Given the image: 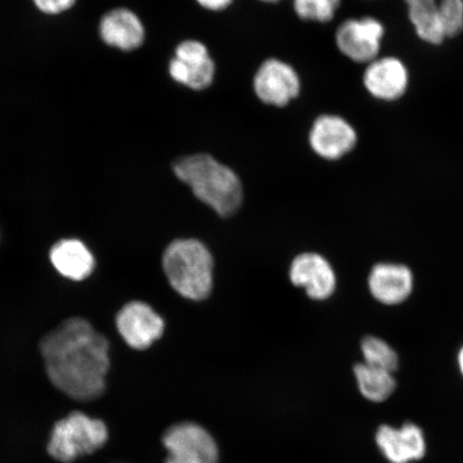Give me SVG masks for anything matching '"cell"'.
<instances>
[{
	"instance_id": "obj_1",
	"label": "cell",
	"mask_w": 463,
	"mask_h": 463,
	"mask_svg": "<svg viewBox=\"0 0 463 463\" xmlns=\"http://www.w3.org/2000/svg\"><path fill=\"white\" fill-rule=\"evenodd\" d=\"M40 351L52 384L74 401H95L106 390L109 341L84 318L61 324L45 335Z\"/></svg>"
},
{
	"instance_id": "obj_2",
	"label": "cell",
	"mask_w": 463,
	"mask_h": 463,
	"mask_svg": "<svg viewBox=\"0 0 463 463\" xmlns=\"http://www.w3.org/2000/svg\"><path fill=\"white\" fill-rule=\"evenodd\" d=\"M175 176L193 191L195 198L222 217L240 210L244 198L241 178L230 166L212 155L186 156L173 165Z\"/></svg>"
},
{
	"instance_id": "obj_3",
	"label": "cell",
	"mask_w": 463,
	"mask_h": 463,
	"mask_svg": "<svg viewBox=\"0 0 463 463\" xmlns=\"http://www.w3.org/2000/svg\"><path fill=\"white\" fill-rule=\"evenodd\" d=\"M213 265L210 249L194 239L172 241L162 257V268L174 291L194 302L210 297Z\"/></svg>"
},
{
	"instance_id": "obj_4",
	"label": "cell",
	"mask_w": 463,
	"mask_h": 463,
	"mask_svg": "<svg viewBox=\"0 0 463 463\" xmlns=\"http://www.w3.org/2000/svg\"><path fill=\"white\" fill-rule=\"evenodd\" d=\"M108 439L106 422L82 412H73L54 425L48 451L57 461L72 463L80 457L94 454L106 445Z\"/></svg>"
},
{
	"instance_id": "obj_5",
	"label": "cell",
	"mask_w": 463,
	"mask_h": 463,
	"mask_svg": "<svg viewBox=\"0 0 463 463\" xmlns=\"http://www.w3.org/2000/svg\"><path fill=\"white\" fill-rule=\"evenodd\" d=\"M167 450L165 463H217L219 449L204 427L184 421L173 425L162 438Z\"/></svg>"
},
{
	"instance_id": "obj_6",
	"label": "cell",
	"mask_w": 463,
	"mask_h": 463,
	"mask_svg": "<svg viewBox=\"0 0 463 463\" xmlns=\"http://www.w3.org/2000/svg\"><path fill=\"white\" fill-rule=\"evenodd\" d=\"M385 33L383 23L376 17H353L341 23L335 43L340 53L350 61L368 65L379 57Z\"/></svg>"
},
{
	"instance_id": "obj_7",
	"label": "cell",
	"mask_w": 463,
	"mask_h": 463,
	"mask_svg": "<svg viewBox=\"0 0 463 463\" xmlns=\"http://www.w3.org/2000/svg\"><path fill=\"white\" fill-rule=\"evenodd\" d=\"M167 72L174 82L201 91L208 89L215 80L216 63L204 43L188 39L176 46Z\"/></svg>"
},
{
	"instance_id": "obj_8",
	"label": "cell",
	"mask_w": 463,
	"mask_h": 463,
	"mask_svg": "<svg viewBox=\"0 0 463 463\" xmlns=\"http://www.w3.org/2000/svg\"><path fill=\"white\" fill-rule=\"evenodd\" d=\"M253 91L268 106L285 108L300 94L302 82L289 63L269 58L260 63L253 77Z\"/></svg>"
},
{
	"instance_id": "obj_9",
	"label": "cell",
	"mask_w": 463,
	"mask_h": 463,
	"mask_svg": "<svg viewBox=\"0 0 463 463\" xmlns=\"http://www.w3.org/2000/svg\"><path fill=\"white\" fill-rule=\"evenodd\" d=\"M309 146L318 157L337 161L355 149L357 131L349 120L337 114H322L312 123Z\"/></svg>"
},
{
	"instance_id": "obj_10",
	"label": "cell",
	"mask_w": 463,
	"mask_h": 463,
	"mask_svg": "<svg viewBox=\"0 0 463 463\" xmlns=\"http://www.w3.org/2000/svg\"><path fill=\"white\" fill-rule=\"evenodd\" d=\"M116 327L125 343L135 350H146L164 335V318L152 306L135 300L116 317Z\"/></svg>"
},
{
	"instance_id": "obj_11",
	"label": "cell",
	"mask_w": 463,
	"mask_h": 463,
	"mask_svg": "<svg viewBox=\"0 0 463 463\" xmlns=\"http://www.w3.org/2000/svg\"><path fill=\"white\" fill-rule=\"evenodd\" d=\"M363 84L375 100L395 102L407 94L410 71L401 58L378 57L364 69Z\"/></svg>"
},
{
	"instance_id": "obj_12",
	"label": "cell",
	"mask_w": 463,
	"mask_h": 463,
	"mask_svg": "<svg viewBox=\"0 0 463 463\" xmlns=\"http://www.w3.org/2000/svg\"><path fill=\"white\" fill-rule=\"evenodd\" d=\"M374 439L380 453L390 463H412L421 460L427 454L425 432L412 421L404 422L401 427L381 425Z\"/></svg>"
},
{
	"instance_id": "obj_13",
	"label": "cell",
	"mask_w": 463,
	"mask_h": 463,
	"mask_svg": "<svg viewBox=\"0 0 463 463\" xmlns=\"http://www.w3.org/2000/svg\"><path fill=\"white\" fill-rule=\"evenodd\" d=\"M289 279L295 287L303 288L315 300H326L335 292L337 279L328 260L315 252L299 254L289 268Z\"/></svg>"
},
{
	"instance_id": "obj_14",
	"label": "cell",
	"mask_w": 463,
	"mask_h": 463,
	"mask_svg": "<svg viewBox=\"0 0 463 463\" xmlns=\"http://www.w3.org/2000/svg\"><path fill=\"white\" fill-rule=\"evenodd\" d=\"M99 34L102 42L111 48L132 52L141 48L146 31L140 17L133 11L116 8L102 16Z\"/></svg>"
},
{
	"instance_id": "obj_15",
	"label": "cell",
	"mask_w": 463,
	"mask_h": 463,
	"mask_svg": "<svg viewBox=\"0 0 463 463\" xmlns=\"http://www.w3.org/2000/svg\"><path fill=\"white\" fill-rule=\"evenodd\" d=\"M369 289L378 302L398 305L407 300L413 291V274L402 264L379 263L369 275Z\"/></svg>"
},
{
	"instance_id": "obj_16",
	"label": "cell",
	"mask_w": 463,
	"mask_h": 463,
	"mask_svg": "<svg viewBox=\"0 0 463 463\" xmlns=\"http://www.w3.org/2000/svg\"><path fill=\"white\" fill-rule=\"evenodd\" d=\"M51 262L61 276L80 281L90 276L95 259L90 249L78 240H62L52 248Z\"/></svg>"
},
{
	"instance_id": "obj_17",
	"label": "cell",
	"mask_w": 463,
	"mask_h": 463,
	"mask_svg": "<svg viewBox=\"0 0 463 463\" xmlns=\"http://www.w3.org/2000/svg\"><path fill=\"white\" fill-rule=\"evenodd\" d=\"M408 17L416 36L422 43L439 45L444 43L445 33L439 20L438 0H403Z\"/></svg>"
},
{
	"instance_id": "obj_18",
	"label": "cell",
	"mask_w": 463,
	"mask_h": 463,
	"mask_svg": "<svg viewBox=\"0 0 463 463\" xmlns=\"http://www.w3.org/2000/svg\"><path fill=\"white\" fill-rule=\"evenodd\" d=\"M354 375L358 391L370 402H384L396 391L397 382L393 373L386 370L362 363L354 367Z\"/></svg>"
},
{
	"instance_id": "obj_19",
	"label": "cell",
	"mask_w": 463,
	"mask_h": 463,
	"mask_svg": "<svg viewBox=\"0 0 463 463\" xmlns=\"http://www.w3.org/2000/svg\"><path fill=\"white\" fill-rule=\"evenodd\" d=\"M364 364L374 368L383 369L392 373L399 367V358L395 350L378 337L367 335L362 341Z\"/></svg>"
},
{
	"instance_id": "obj_20",
	"label": "cell",
	"mask_w": 463,
	"mask_h": 463,
	"mask_svg": "<svg viewBox=\"0 0 463 463\" xmlns=\"http://www.w3.org/2000/svg\"><path fill=\"white\" fill-rule=\"evenodd\" d=\"M341 5V0H293L295 14L307 22H331Z\"/></svg>"
},
{
	"instance_id": "obj_21",
	"label": "cell",
	"mask_w": 463,
	"mask_h": 463,
	"mask_svg": "<svg viewBox=\"0 0 463 463\" xmlns=\"http://www.w3.org/2000/svg\"><path fill=\"white\" fill-rule=\"evenodd\" d=\"M438 11L445 37L459 36L463 32V0H438Z\"/></svg>"
},
{
	"instance_id": "obj_22",
	"label": "cell",
	"mask_w": 463,
	"mask_h": 463,
	"mask_svg": "<svg viewBox=\"0 0 463 463\" xmlns=\"http://www.w3.org/2000/svg\"><path fill=\"white\" fill-rule=\"evenodd\" d=\"M33 3L46 15H60L71 10L77 0H33Z\"/></svg>"
},
{
	"instance_id": "obj_23",
	"label": "cell",
	"mask_w": 463,
	"mask_h": 463,
	"mask_svg": "<svg viewBox=\"0 0 463 463\" xmlns=\"http://www.w3.org/2000/svg\"><path fill=\"white\" fill-rule=\"evenodd\" d=\"M203 9L213 11V13H218V11H223L228 9L233 0H195Z\"/></svg>"
},
{
	"instance_id": "obj_24",
	"label": "cell",
	"mask_w": 463,
	"mask_h": 463,
	"mask_svg": "<svg viewBox=\"0 0 463 463\" xmlns=\"http://www.w3.org/2000/svg\"><path fill=\"white\" fill-rule=\"evenodd\" d=\"M458 366H459L460 373L463 376V346L461 347V349L459 351V354H458Z\"/></svg>"
},
{
	"instance_id": "obj_25",
	"label": "cell",
	"mask_w": 463,
	"mask_h": 463,
	"mask_svg": "<svg viewBox=\"0 0 463 463\" xmlns=\"http://www.w3.org/2000/svg\"><path fill=\"white\" fill-rule=\"evenodd\" d=\"M260 2H262L265 4H276L278 2H280V0H260Z\"/></svg>"
}]
</instances>
